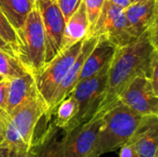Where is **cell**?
<instances>
[{
	"label": "cell",
	"mask_w": 158,
	"mask_h": 157,
	"mask_svg": "<svg viewBox=\"0 0 158 157\" xmlns=\"http://www.w3.org/2000/svg\"><path fill=\"white\" fill-rule=\"evenodd\" d=\"M118 101L142 116H158V93L145 76L136 77L119 94Z\"/></svg>",
	"instance_id": "obj_9"
},
{
	"label": "cell",
	"mask_w": 158,
	"mask_h": 157,
	"mask_svg": "<svg viewBox=\"0 0 158 157\" xmlns=\"http://www.w3.org/2000/svg\"><path fill=\"white\" fill-rule=\"evenodd\" d=\"M103 125V116L81 124L68 133H64L63 157H88Z\"/></svg>",
	"instance_id": "obj_10"
},
{
	"label": "cell",
	"mask_w": 158,
	"mask_h": 157,
	"mask_svg": "<svg viewBox=\"0 0 158 157\" xmlns=\"http://www.w3.org/2000/svg\"><path fill=\"white\" fill-rule=\"evenodd\" d=\"M52 1H55V2H56V0H52Z\"/></svg>",
	"instance_id": "obj_36"
},
{
	"label": "cell",
	"mask_w": 158,
	"mask_h": 157,
	"mask_svg": "<svg viewBox=\"0 0 158 157\" xmlns=\"http://www.w3.org/2000/svg\"><path fill=\"white\" fill-rule=\"evenodd\" d=\"M131 1V4H134V3H137V2H140V1H143V0H130Z\"/></svg>",
	"instance_id": "obj_33"
},
{
	"label": "cell",
	"mask_w": 158,
	"mask_h": 157,
	"mask_svg": "<svg viewBox=\"0 0 158 157\" xmlns=\"http://www.w3.org/2000/svg\"><path fill=\"white\" fill-rule=\"evenodd\" d=\"M30 1H31V3L33 5V6H34V7H36V4H37L36 0H30Z\"/></svg>",
	"instance_id": "obj_32"
},
{
	"label": "cell",
	"mask_w": 158,
	"mask_h": 157,
	"mask_svg": "<svg viewBox=\"0 0 158 157\" xmlns=\"http://www.w3.org/2000/svg\"><path fill=\"white\" fill-rule=\"evenodd\" d=\"M38 93L35 80L31 73L29 72L23 76L9 79L5 111L10 114Z\"/></svg>",
	"instance_id": "obj_15"
},
{
	"label": "cell",
	"mask_w": 158,
	"mask_h": 157,
	"mask_svg": "<svg viewBox=\"0 0 158 157\" xmlns=\"http://www.w3.org/2000/svg\"><path fill=\"white\" fill-rule=\"evenodd\" d=\"M89 31V22L87 19L84 1L82 0L78 9L66 22L62 50L66 49L72 44L82 41L86 38Z\"/></svg>",
	"instance_id": "obj_17"
},
{
	"label": "cell",
	"mask_w": 158,
	"mask_h": 157,
	"mask_svg": "<svg viewBox=\"0 0 158 157\" xmlns=\"http://www.w3.org/2000/svg\"><path fill=\"white\" fill-rule=\"evenodd\" d=\"M12 149L4 142L0 141V157H11Z\"/></svg>",
	"instance_id": "obj_27"
},
{
	"label": "cell",
	"mask_w": 158,
	"mask_h": 157,
	"mask_svg": "<svg viewBox=\"0 0 158 157\" xmlns=\"http://www.w3.org/2000/svg\"><path fill=\"white\" fill-rule=\"evenodd\" d=\"M83 1H84L87 19H88V22H89V31H88V34H89L90 31L93 30V28L100 15V12L103 8V6H104L106 0H83Z\"/></svg>",
	"instance_id": "obj_22"
},
{
	"label": "cell",
	"mask_w": 158,
	"mask_h": 157,
	"mask_svg": "<svg viewBox=\"0 0 158 157\" xmlns=\"http://www.w3.org/2000/svg\"><path fill=\"white\" fill-rule=\"evenodd\" d=\"M98 39H99V37H97V36H88L83 40L80 53L78 55L76 60L74 61L73 65L69 68L65 79L63 80V81L59 85L58 89L56 90V92L52 99V102L48 107L47 117L49 118H52L54 111H55L56 107L58 105V104L71 93V91L74 89V87L78 83V80L80 77L81 68L83 67V64H84L87 56L90 55V53L92 52V50L97 43Z\"/></svg>",
	"instance_id": "obj_11"
},
{
	"label": "cell",
	"mask_w": 158,
	"mask_h": 157,
	"mask_svg": "<svg viewBox=\"0 0 158 157\" xmlns=\"http://www.w3.org/2000/svg\"><path fill=\"white\" fill-rule=\"evenodd\" d=\"M157 53V23L132 43L117 48L108 68L105 112L118 102L119 94L136 77L148 78L152 60Z\"/></svg>",
	"instance_id": "obj_1"
},
{
	"label": "cell",
	"mask_w": 158,
	"mask_h": 157,
	"mask_svg": "<svg viewBox=\"0 0 158 157\" xmlns=\"http://www.w3.org/2000/svg\"><path fill=\"white\" fill-rule=\"evenodd\" d=\"M64 131L49 121L31 147V157H63Z\"/></svg>",
	"instance_id": "obj_14"
},
{
	"label": "cell",
	"mask_w": 158,
	"mask_h": 157,
	"mask_svg": "<svg viewBox=\"0 0 158 157\" xmlns=\"http://www.w3.org/2000/svg\"><path fill=\"white\" fill-rule=\"evenodd\" d=\"M3 109H0V141H2V124H1V116Z\"/></svg>",
	"instance_id": "obj_31"
},
{
	"label": "cell",
	"mask_w": 158,
	"mask_h": 157,
	"mask_svg": "<svg viewBox=\"0 0 158 157\" xmlns=\"http://www.w3.org/2000/svg\"><path fill=\"white\" fill-rule=\"evenodd\" d=\"M11 157H31V150H14V149H12Z\"/></svg>",
	"instance_id": "obj_29"
},
{
	"label": "cell",
	"mask_w": 158,
	"mask_h": 157,
	"mask_svg": "<svg viewBox=\"0 0 158 157\" xmlns=\"http://www.w3.org/2000/svg\"><path fill=\"white\" fill-rule=\"evenodd\" d=\"M108 1H110L112 4H114L123 9H125L126 7H128L131 5L130 0H108Z\"/></svg>",
	"instance_id": "obj_30"
},
{
	"label": "cell",
	"mask_w": 158,
	"mask_h": 157,
	"mask_svg": "<svg viewBox=\"0 0 158 157\" xmlns=\"http://www.w3.org/2000/svg\"><path fill=\"white\" fill-rule=\"evenodd\" d=\"M29 73L27 68L15 56L0 50V75L6 80Z\"/></svg>",
	"instance_id": "obj_20"
},
{
	"label": "cell",
	"mask_w": 158,
	"mask_h": 157,
	"mask_svg": "<svg viewBox=\"0 0 158 157\" xmlns=\"http://www.w3.org/2000/svg\"><path fill=\"white\" fill-rule=\"evenodd\" d=\"M52 118L38 93L10 114L2 112V141L11 149L30 150Z\"/></svg>",
	"instance_id": "obj_2"
},
{
	"label": "cell",
	"mask_w": 158,
	"mask_h": 157,
	"mask_svg": "<svg viewBox=\"0 0 158 157\" xmlns=\"http://www.w3.org/2000/svg\"><path fill=\"white\" fill-rule=\"evenodd\" d=\"M98 42L87 56L81 68L78 82L92 77L99 72L106 66L110 64L116 51L117 46L102 36H98Z\"/></svg>",
	"instance_id": "obj_16"
},
{
	"label": "cell",
	"mask_w": 158,
	"mask_h": 157,
	"mask_svg": "<svg viewBox=\"0 0 158 157\" xmlns=\"http://www.w3.org/2000/svg\"><path fill=\"white\" fill-rule=\"evenodd\" d=\"M79 112V104L77 100L69 93L56 107L53 114V123L63 131L69 124L75 118Z\"/></svg>",
	"instance_id": "obj_19"
},
{
	"label": "cell",
	"mask_w": 158,
	"mask_h": 157,
	"mask_svg": "<svg viewBox=\"0 0 158 157\" xmlns=\"http://www.w3.org/2000/svg\"><path fill=\"white\" fill-rule=\"evenodd\" d=\"M108 64L90 78L79 81L70 94L79 104V112L75 118L64 130L68 133L76 127L84 124L98 116H104V101L106 97Z\"/></svg>",
	"instance_id": "obj_4"
},
{
	"label": "cell",
	"mask_w": 158,
	"mask_h": 157,
	"mask_svg": "<svg viewBox=\"0 0 158 157\" xmlns=\"http://www.w3.org/2000/svg\"><path fill=\"white\" fill-rule=\"evenodd\" d=\"M139 157L158 155V116H143L142 123L130 142Z\"/></svg>",
	"instance_id": "obj_13"
},
{
	"label": "cell",
	"mask_w": 158,
	"mask_h": 157,
	"mask_svg": "<svg viewBox=\"0 0 158 157\" xmlns=\"http://www.w3.org/2000/svg\"><path fill=\"white\" fill-rule=\"evenodd\" d=\"M3 79H4V78H3V77H2V76H1V75H0V81H2V80H3Z\"/></svg>",
	"instance_id": "obj_35"
},
{
	"label": "cell",
	"mask_w": 158,
	"mask_h": 157,
	"mask_svg": "<svg viewBox=\"0 0 158 157\" xmlns=\"http://www.w3.org/2000/svg\"><path fill=\"white\" fill-rule=\"evenodd\" d=\"M17 35L19 38L17 57L34 76L45 64L44 31L38 7L32 8Z\"/></svg>",
	"instance_id": "obj_5"
},
{
	"label": "cell",
	"mask_w": 158,
	"mask_h": 157,
	"mask_svg": "<svg viewBox=\"0 0 158 157\" xmlns=\"http://www.w3.org/2000/svg\"><path fill=\"white\" fill-rule=\"evenodd\" d=\"M158 53L154 56L150 67L148 79L150 80L155 92L158 93Z\"/></svg>",
	"instance_id": "obj_24"
},
{
	"label": "cell",
	"mask_w": 158,
	"mask_h": 157,
	"mask_svg": "<svg viewBox=\"0 0 158 157\" xmlns=\"http://www.w3.org/2000/svg\"><path fill=\"white\" fill-rule=\"evenodd\" d=\"M157 0H143L131 4L124 9L133 35L138 38L157 23Z\"/></svg>",
	"instance_id": "obj_12"
},
{
	"label": "cell",
	"mask_w": 158,
	"mask_h": 157,
	"mask_svg": "<svg viewBox=\"0 0 158 157\" xmlns=\"http://www.w3.org/2000/svg\"><path fill=\"white\" fill-rule=\"evenodd\" d=\"M38 8L42 17L45 39V64L62 51L65 19L56 4L52 0H40Z\"/></svg>",
	"instance_id": "obj_8"
},
{
	"label": "cell",
	"mask_w": 158,
	"mask_h": 157,
	"mask_svg": "<svg viewBox=\"0 0 158 157\" xmlns=\"http://www.w3.org/2000/svg\"><path fill=\"white\" fill-rule=\"evenodd\" d=\"M143 118V116L118 101L104 114L103 125L88 157H99L119 150L129 143L140 127Z\"/></svg>",
	"instance_id": "obj_3"
},
{
	"label": "cell",
	"mask_w": 158,
	"mask_h": 157,
	"mask_svg": "<svg viewBox=\"0 0 158 157\" xmlns=\"http://www.w3.org/2000/svg\"><path fill=\"white\" fill-rule=\"evenodd\" d=\"M39 1H40V0H36V2H37V4H36V7H38V3H39Z\"/></svg>",
	"instance_id": "obj_34"
},
{
	"label": "cell",
	"mask_w": 158,
	"mask_h": 157,
	"mask_svg": "<svg viewBox=\"0 0 158 157\" xmlns=\"http://www.w3.org/2000/svg\"><path fill=\"white\" fill-rule=\"evenodd\" d=\"M0 50L3 51V52H5V53H7V54L11 55L12 56L17 57L14 49L10 46V44H8L6 42H5L1 37H0ZM17 58H18V57H17Z\"/></svg>",
	"instance_id": "obj_28"
},
{
	"label": "cell",
	"mask_w": 158,
	"mask_h": 157,
	"mask_svg": "<svg viewBox=\"0 0 158 157\" xmlns=\"http://www.w3.org/2000/svg\"><path fill=\"white\" fill-rule=\"evenodd\" d=\"M88 36H102L118 48L137 39L131 30L124 9L108 0L105 1L100 15Z\"/></svg>",
	"instance_id": "obj_7"
},
{
	"label": "cell",
	"mask_w": 158,
	"mask_h": 157,
	"mask_svg": "<svg viewBox=\"0 0 158 157\" xmlns=\"http://www.w3.org/2000/svg\"><path fill=\"white\" fill-rule=\"evenodd\" d=\"M119 157H139V155L132 143H129L119 149Z\"/></svg>",
	"instance_id": "obj_26"
},
{
	"label": "cell",
	"mask_w": 158,
	"mask_h": 157,
	"mask_svg": "<svg viewBox=\"0 0 158 157\" xmlns=\"http://www.w3.org/2000/svg\"><path fill=\"white\" fill-rule=\"evenodd\" d=\"M82 0H56V4L67 22L69 19L78 9Z\"/></svg>",
	"instance_id": "obj_23"
},
{
	"label": "cell",
	"mask_w": 158,
	"mask_h": 157,
	"mask_svg": "<svg viewBox=\"0 0 158 157\" xmlns=\"http://www.w3.org/2000/svg\"><path fill=\"white\" fill-rule=\"evenodd\" d=\"M30 0H0V10L18 32L33 8Z\"/></svg>",
	"instance_id": "obj_18"
},
{
	"label": "cell",
	"mask_w": 158,
	"mask_h": 157,
	"mask_svg": "<svg viewBox=\"0 0 158 157\" xmlns=\"http://www.w3.org/2000/svg\"><path fill=\"white\" fill-rule=\"evenodd\" d=\"M7 86L8 80L3 79L0 81V109L6 110V97H7Z\"/></svg>",
	"instance_id": "obj_25"
},
{
	"label": "cell",
	"mask_w": 158,
	"mask_h": 157,
	"mask_svg": "<svg viewBox=\"0 0 158 157\" xmlns=\"http://www.w3.org/2000/svg\"><path fill=\"white\" fill-rule=\"evenodd\" d=\"M0 37L6 42L14 49L17 56V48L19 43V38L16 31L10 25L8 20L6 19L4 14L0 10Z\"/></svg>",
	"instance_id": "obj_21"
},
{
	"label": "cell",
	"mask_w": 158,
	"mask_h": 157,
	"mask_svg": "<svg viewBox=\"0 0 158 157\" xmlns=\"http://www.w3.org/2000/svg\"><path fill=\"white\" fill-rule=\"evenodd\" d=\"M82 42L83 40L63 49L33 76L38 93L44 101L47 110L56 90L76 60Z\"/></svg>",
	"instance_id": "obj_6"
}]
</instances>
